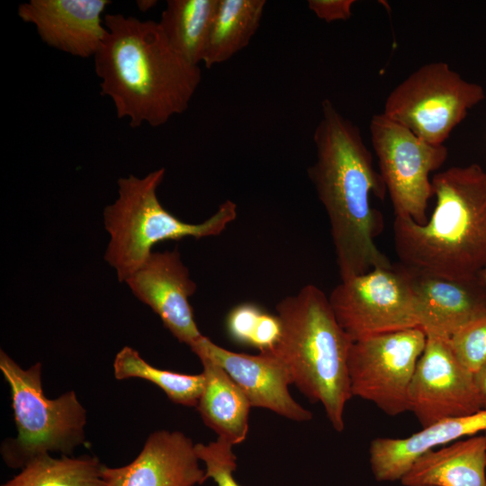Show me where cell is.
<instances>
[{
    "instance_id": "cell-24",
    "label": "cell",
    "mask_w": 486,
    "mask_h": 486,
    "mask_svg": "<svg viewBox=\"0 0 486 486\" xmlns=\"http://www.w3.org/2000/svg\"><path fill=\"white\" fill-rule=\"evenodd\" d=\"M233 446L218 437L208 444H195L196 454L204 464L205 479H212L218 486H240L234 478L237 456Z\"/></svg>"
},
{
    "instance_id": "cell-9",
    "label": "cell",
    "mask_w": 486,
    "mask_h": 486,
    "mask_svg": "<svg viewBox=\"0 0 486 486\" xmlns=\"http://www.w3.org/2000/svg\"><path fill=\"white\" fill-rule=\"evenodd\" d=\"M328 302L352 341L418 328L413 291L400 263L341 280Z\"/></svg>"
},
{
    "instance_id": "cell-31",
    "label": "cell",
    "mask_w": 486,
    "mask_h": 486,
    "mask_svg": "<svg viewBox=\"0 0 486 486\" xmlns=\"http://www.w3.org/2000/svg\"><path fill=\"white\" fill-rule=\"evenodd\" d=\"M484 436H485V438H486V431H485Z\"/></svg>"
},
{
    "instance_id": "cell-23",
    "label": "cell",
    "mask_w": 486,
    "mask_h": 486,
    "mask_svg": "<svg viewBox=\"0 0 486 486\" xmlns=\"http://www.w3.org/2000/svg\"><path fill=\"white\" fill-rule=\"evenodd\" d=\"M112 371L119 381L140 378L150 382L160 388L172 402L186 407L196 408L205 382L202 373L186 374L157 368L128 346L115 355Z\"/></svg>"
},
{
    "instance_id": "cell-29",
    "label": "cell",
    "mask_w": 486,
    "mask_h": 486,
    "mask_svg": "<svg viewBox=\"0 0 486 486\" xmlns=\"http://www.w3.org/2000/svg\"><path fill=\"white\" fill-rule=\"evenodd\" d=\"M157 4V1H139L138 5L143 12L148 10Z\"/></svg>"
},
{
    "instance_id": "cell-12",
    "label": "cell",
    "mask_w": 486,
    "mask_h": 486,
    "mask_svg": "<svg viewBox=\"0 0 486 486\" xmlns=\"http://www.w3.org/2000/svg\"><path fill=\"white\" fill-rule=\"evenodd\" d=\"M125 283L132 294L160 318L179 342L191 347L203 336L189 302L196 284L177 248L152 252Z\"/></svg>"
},
{
    "instance_id": "cell-5",
    "label": "cell",
    "mask_w": 486,
    "mask_h": 486,
    "mask_svg": "<svg viewBox=\"0 0 486 486\" xmlns=\"http://www.w3.org/2000/svg\"><path fill=\"white\" fill-rule=\"evenodd\" d=\"M165 168L142 177L130 175L118 179V197L103 212L110 239L104 260L124 282L147 260L152 248L162 241L186 237L201 238L220 234L237 217V205L226 200L201 223L181 220L160 203L158 188Z\"/></svg>"
},
{
    "instance_id": "cell-16",
    "label": "cell",
    "mask_w": 486,
    "mask_h": 486,
    "mask_svg": "<svg viewBox=\"0 0 486 486\" xmlns=\"http://www.w3.org/2000/svg\"><path fill=\"white\" fill-rule=\"evenodd\" d=\"M404 267L415 298L418 328L426 335L451 338L486 315V285L478 276L456 281Z\"/></svg>"
},
{
    "instance_id": "cell-30",
    "label": "cell",
    "mask_w": 486,
    "mask_h": 486,
    "mask_svg": "<svg viewBox=\"0 0 486 486\" xmlns=\"http://www.w3.org/2000/svg\"><path fill=\"white\" fill-rule=\"evenodd\" d=\"M480 281L486 285V266L478 274Z\"/></svg>"
},
{
    "instance_id": "cell-25",
    "label": "cell",
    "mask_w": 486,
    "mask_h": 486,
    "mask_svg": "<svg viewBox=\"0 0 486 486\" xmlns=\"http://www.w3.org/2000/svg\"><path fill=\"white\" fill-rule=\"evenodd\" d=\"M449 340L459 361L474 374L486 364V315L462 328Z\"/></svg>"
},
{
    "instance_id": "cell-19",
    "label": "cell",
    "mask_w": 486,
    "mask_h": 486,
    "mask_svg": "<svg viewBox=\"0 0 486 486\" xmlns=\"http://www.w3.org/2000/svg\"><path fill=\"white\" fill-rule=\"evenodd\" d=\"M205 382L196 406L203 423L232 446L242 443L248 432L249 400L220 365L202 354Z\"/></svg>"
},
{
    "instance_id": "cell-13",
    "label": "cell",
    "mask_w": 486,
    "mask_h": 486,
    "mask_svg": "<svg viewBox=\"0 0 486 486\" xmlns=\"http://www.w3.org/2000/svg\"><path fill=\"white\" fill-rule=\"evenodd\" d=\"M220 365L244 392L252 407L264 408L294 421L311 419L310 411L290 394L292 379L284 364L269 351L248 355L225 349L202 336L190 347Z\"/></svg>"
},
{
    "instance_id": "cell-18",
    "label": "cell",
    "mask_w": 486,
    "mask_h": 486,
    "mask_svg": "<svg viewBox=\"0 0 486 486\" xmlns=\"http://www.w3.org/2000/svg\"><path fill=\"white\" fill-rule=\"evenodd\" d=\"M400 481L404 486H486L485 436H468L426 452Z\"/></svg>"
},
{
    "instance_id": "cell-21",
    "label": "cell",
    "mask_w": 486,
    "mask_h": 486,
    "mask_svg": "<svg viewBox=\"0 0 486 486\" xmlns=\"http://www.w3.org/2000/svg\"><path fill=\"white\" fill-rule=\"evenodd\" d=\"M219 0H169L158 24L170 46L187 62L199 66Z\"/></svg>"
},
{
    "instance_id": "cell-28",
    "label": "cell",
    "mask_w": 486,
    "mask_h": 486,
    "mask_svg": "<svg viewBox=\"0 0 486 486\" xmlns=\"http://www.w3.org/2000/svg\"><path fill=\"white\" fill-rule=\"evenodd\" d=\"M473 375L482 410H486V364Z\"/></svg>"
},
{
    "instance_id": "cell-8",
    "label": "cell",
    "mask_w": 486,
    "mask_h": 486,
    "mask_svg": "<svg viewBox=\"0 0 486 486\" xmlns=\"http://www.w3.org/2000/svg\"><path fill=\"white\" fill-rule=\"evenodd\" d=\"M370 133L395 217L425 223L434 197L430 174L446 162L447 148L424 141L382 113L371 119Z\"/></svg>"
},
{
    "instance_id": "cell-26",
    "label": "cell",
    "mask_w": 486,
    "mask_h": 486,
    "mask_svg": "<svg viewBox=\"0 0 486 486\" xmlns=\"http://www.w3.org/2000/svg\"><path fill=\"white\" fill-rule=\"evenodd\" d=\"M263 310L252 303H243L233 308L227 318V329L237 342L250 346L256 331Z\"/></svg>"
},
{
    "instance_id": "cell-20",
    "label": "cell",
    "mask_w": 486,
    "mask_h": 486,
    "mask_svg": "<svg viewBox=\"0 0 486 486\" xmlns=\"http://www.w3.org/2000/svg\"><path fill=\"white\" fill-rule=\"evenodd\" d=\"M265 0H219L202 62L210 68L246 48L256 34Z\"/></svg>"
},
{
    "instance_id": "cell-3",
    "label": "cell",
    "mask_w": 486,
    "mask_h": 486,
    "mask_svg": "<svg viewBox=\"0 0 486 486\" xmlns=\"http://www.w3.org/2000/svg\"><path fill=\"white\" fill-rule=\"evenodd\" d=\"M431 183L436 205L429 220L394 219L400 262L450 280L474 279L486 266V171L475 163L451 166Z\"/></svg>"
},
{
    "instance_id": "cell-14",
    "label": "cell",
    "mask_w": 486,
    "mask_h": 486,
    "mask_svg": "<svg viewBox=\"0 0 486 486\" xmlns=\"http://www.w3.org/2000/svg\"><path fill=\"white\" fill-rule=\"evenodd\" d=\"M195 444L181 431L151 432L139 454L129 464L104 465L106 486H195L203 483Z\"/></svg>"
},
{
    "instance_id": "cell-4",
    "label": "cell",
    "mask_w": 486,
    "mask_h": 486,
    "mask_svg": "<svg viewBox=\"0 0 486 486\" xmlns=\"http://www.w3.org/2000/svg\"><path fill=\"white\" fill-rule=\"evenodd\" d=\"M281 335L269 350L286 368L292 384L320 402L334 429L345 428L344 411L352 396L348 355L353 343L333 313L328 297L307 284L276 305Z\"/></svg>"
},
{
    "instance_id": "cell-7",
    "label": "cell",
    "mask_w": 486,
    "mask_h": 486,
    "mask_svg": "<svg viewBox=\"0 0 486 486\" xmlns=\"http://www.w3.org/2000/svg\"><path fill=\"white\" fill-rule=\"evenodd\" d=\"M482 86L464 80L447 63L421 66L387 96L382 114L433 145H443L473 106L485 98Z\"/></svg>"
},
{
    "instance_id": "cell-15",
    "label": "cell",
    "mask_w": 486,
    "mask_h": 486,
    "mask_svg": "<svg viewBox=\"0 0 486 486\" xmlns=\"http://www.w3.org/2000/svg\"><path fill=\"white\" fill-rule=\"evenodd\" d=\"M107 0H30L17 14L34 25L40 40L65 53L94 56L106 33L103 14Z\"/></svg>"
},
{
    "instance_id": "cell-17",
    "label": "cell",
    "mask_w": 486,
    "mask_h": 486,
    "mask_svg": "<svg viewBox=\"0 0 486 486\" xmlns=\"http://www.w3.org/2000/svg\"><path fill=\"white\" fill-rule=\"evenodd\" d=\"M486 431V410L436 422L404 438L378 437L370 444V464L378 482L400 481L426 452Z\"/></svg>"
},
{
    "instance_id": "cell-11",
    "label": "cell",
    "mask_w": 486,
    "mask_h": 486,
    "mask_svg": "<svg viewBox=\"0 0 486 486\" xmlns=\"http://www.w3.org/2000/svg\"><path fill=\"white\" fill-rule=\"evenodd\" d=\"M426 336L410 385V411L423 428L480 411L474 375L459 361L449 338Z\"/></svg>"
},
{
    "instance_id": "cell-22",
    "label": "cell",
    "mask_w": 486,
    "mask_h": 486,
    "mask_svg": "<svg viewBox=\"0 0 486 486\" xmlns=\"http://www.w3.org/2000/svg\"><path fill=\"white\" fill-rule=\"evenodd\" d=\"M98 457H74L50 454L36 456L1 486H106Z\"/></svg>"
},
{
    "instance_id": "cell-27",
    "label": "cell",
    "mask_w": 486,
    "mask_h": 486,
    "mask_svg": "<svg viewBox=\"0 0 486 486\" xmlns=\"http://www.w3.org/2000/svg\"><path fill=\"white\" fill-rule=\"evenodd\" d=\"M355 3V0H309L308 7L320 20L331 22L348 20Z\"/></svg>"
},
{
    "instance_id": "cell-1",
    "label": "cell",
    "mask_w": 486,
    "mask_h": 486,
    "mask_svg": "<svg viewBox=\"0 0 486 486\" xmlns=\"http://www.w3.org/2000/svg\"><path fill=\"white\" fill-rule=\"evenodd\" d=\"M313 141L309 177L328 217L341 280L392 266L375 244L382 218L370 202L371 194L383 199L387 189L359 128L324 99Z\"/></svg>"
},
{
    "instance_id": "cell-2",
    "label": "cell",
    "mask_w": 486,
    "mask_h": 486,
    "mask_svg": "<svg viewBox=\"0 0 486 486\" xmlns=\"http://www.w3.org/2000/svg\"><path fill=\"white\" fill-rule=\"evenodd\" d=\"M106 28L94 56L101 94L132 128L165 124L186 111L202 79L199 66L183 58L159 24L122 14L104 17Z\"/></svg>"
},
{
    "instance_id": "cell-6",
    "label": "cell",
    "mask_w": 486,
    "mask_h": 486,
    "mask_svg": "<svg viewBox=\"0 0 486 486\" xmlns=\"http://www.w3.org/2000/svg\"><path fill=\"white\" fill-rule=\"evenodd\" d=\"M0 370L8 383L17 435L2 442L0 454L11 469L21 470L38 455L60 453L73 455L86 443V410L74 391L55 399L42 387L40 362L23 369L3 349Z\"/></svg>"
},
{
    "instance_id": "cell-10",
    "label": "cell",
    "mask_w": 486,
    "mask_h": 486,
    "mask_svg": "<svg viewBox=\"0 0 486 486\" xmlns=\"http://www.w3.org/2000/svg\"><path fill=\"white\" fill-rule=\"evenodd\" d=\"M426 340L420 328H412L353 341L348 355L352 396L392 417L410 410V385Z\"/></svg>"
}]
</instances>
